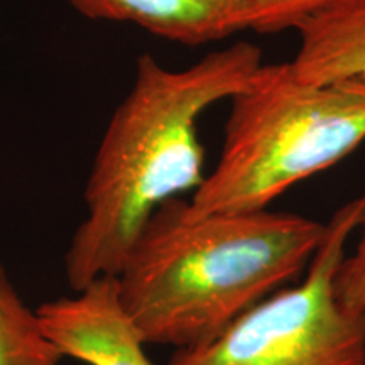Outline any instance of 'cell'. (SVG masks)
<instances>
[{
  "label": "cell",
  "mask_w": 365,
  "mask_h": 365,
  "mask_svg": "<svg viewBox=\"0 0 365 365\" xmlns=\"http://www.w3.org/2000/svg\"><path fill=\"white\" fill-rule=\"evenodd\" d=\"M262 65L252 43H235L185 70L149 54L117 107L95 154L85 188V218L65 255L71 291L115 277L154 212L205 180L200 115L239 91Z\"/></svg>",
  "instance_id": "6da1fadb"
},
{
  "label": "cell",
  "mask_w": 365,
  "mask_h": 365,
  "mask_svg": "<svg viewBox=\"0 0 365 365\" xmlns=\"http://www.w3.org/2000/svg\"><path fill=\"white\" fill-rule=\"evenodd\" d=\"M327 225L269 210L193 215L161 205L115 276L118 299L148 345H203L299 276Z\"/></svg>",
  "instance_id": "7a4b0ae2"
},
{
  "label": "cell",
  "mask_w": 365,
  "mask_h": 365,
  "mask_svg": "<svg viewBox=\"0 0 365 365\" xmlns=\"http://www.w3.org/2000/svg\"><path fill=\"white\" fill-rule=\"evenodd\" d=\"M220 159L191 195L193 215L266 210L365 140V83H307L289 63L261 65L230 97Z\"/></svg>",
  "instance_id": "3957f363"
},
{
  "label": "cell",
  "mask_w": 365,
  "mask_h": 365,
  "mask_svg": "<svg viewBox=\"0 0 365 365\" xmlns=\"http://www.w3.org/2000/svg\"><path fill=\"white\" fill-rule=\"evenodd\" d=\"M91 21L130 22L168 41L207 44L245 31L244 0H68Z\"/></svg>",
  "instance_id": "8992f818"
},
{
  "label": "cell",
  "mask_w": 365,
  "mask_h": 365,
  "mask_svg": "<svg viewBox=\"0 0 365 365\" xmlns=\"http://www.w3.org/2000/svg\"><path fill=\"white\" fill-rule=\"evenodd\" d=\"M360 230L352 255H346L336 269L335 291L340 303L365 319V210L357 227Z\"/></svg>",
  "instance_id": "30bf717a"
},
{
  "label": "cell",
  "mask_w": 365,
  "mask_h": 365,
  "mask_svg": "<svg viewBox=\"0 0 365 365\" xmlns=\"http://www.w3.org/2000/svg\"><path fill=\"white\" fill-rule=\"evenodd\" d=\"M364 210L365 193L331 217L303 281L261 301L207 344L176 350L168 365H365V319L335 291Z\"/></svg>",
  "instance_id": "277c9868"
},
{
  "label": "cell",
  "mask_w": 365,
  "mask_h": 365,
  "mask_svg": "<svg viewBox=\"0 0 365 365\" xmlns=\"http://www.w3.org/2000/svg\"><path fill=\"white\" fill-rule=\"evenodd\" d=\"M301 43L291 71L307 83H365V0H339L294 27Z\"/></svg>",
  "instance_id": "52a82bcc"
},
{
  "label": "cell",
  "mask_w": 365,
  "mask_h": 365,
  "mask_svg": "<svg viewBox=\"0 0 365 365\" xmlns=\"http://www.w3.org/2000/svg\"><path fill=\"white\" fill-rule=\"evenodd\" d=\"M63 359L0 262V365H59Z\"/></svg>",
  "instance_id": "ba28073f"
},
{
  "label": "cell",
  "mask_w": 365,
  "mask_h": 365,
  "mask_svg": "<svg viewBox=\"0 0 365 365\" xmlns=\"http://www.w3.org/2000/svg\"><path fill=\"white\" fill-rule=\"evenodd\" d=\"M38 313L65 359L86 365H154L118 299L115 277H100L71 296L46 301Z\"/></svg>",
  "instance_id": "5b68a950"
},
{
  "label": "cell",
  "mask_w": 365,
  "mask_h": 365,
  "mask_svg": "<svg viewBox=\"0 0 365 365\" xmlns=\"http://www.w3.org/2000/svg\"><path fill=\"white\" fill-rule=\"evenodd\" d=\"M245 27L255 33L271 34L294 29L319 9L339 0H244Z\"/></svg>",
  "instance_id": "9c48e42d"
}]
</instances>
